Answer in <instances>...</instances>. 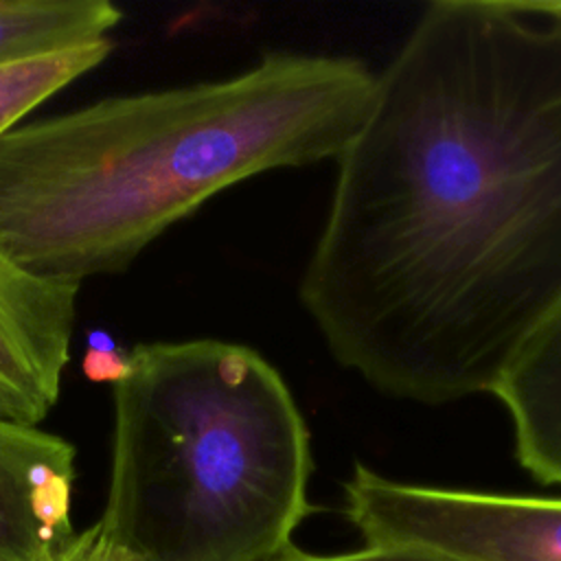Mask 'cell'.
Instances as JSON below:
<instances>
[{
    "instance_id": "6da1fadb",
    "label": "cell",
    "mask_w": 561,
    "mask_h": 561,
    "mask_svg": "<svg viewBox=\"0 0 561 561\" xmlns=\"http://www.w3.org/2000/svg\"><path fill=\"white\" fill-rule=\"evenodd\" d=\"M335 162L300 278L335 362L403 401L493 394L561 307V2L427 4Z\"/></svg>"
},
{
    "instance_id": "7a4b0ae2",
    "label": "cell",
    "mask_w": 561,
    "mask_h": 561,
    "mask_svg": "<svg viewBox=\"0 0 561 561\" xmlns=\"http://www.w3.org/2000/svg\"><path fill=\"white\" fill-rule=\"evenodd\" d=\"M377 72L351 55L265 53L219 81L118 94L0 136V252L81 285L259 173L337 160Z\"/></svg>"
},
{
    "instance_id": "3957f363",
    "label": "cell",
    "mask_w": 561,
    "mask_h": 561,
    "mask_svg": "<svg viewBox=\"0 0 561 561\" xmlns=\"http://www.w3.org/2000/svg\"><path fill=\"white\" fill-rule=\"evenodd\" d=\"M112 401L103 530L142 561H267L294 546L311 513V438L261 353L136 344Z\"/></svg>"
},
{
    "instance_id": "277c9868",
    "label": "cell",
    "mask_w": 561,
    "mask_h": 561,
    "mask_svg": "<svg viewBox=\"0 0 561 561\" xmlns=\"http://www.w3.org/2000/svg\"><path fill=\"white\" fill-rule=\"evenodd\" d=\"M344 515L366 546H403L451 561H561V497L392 480L355 462Z\"/></svg>"
},
{
    "instance_id": "5b68a950",
    "label": "cell",
    "mask_w": 561,
    "mask_h": 561,
    "mask_svg": "<svg viewBox=\"0 0 561 561\" xmlns=\"http://www.w3.org/2000/svg\"><path fill=\"white\" fill-rule=\"evenodd\" d=\"M79 285L46 280L0 252V419L39 425L70 359Z\"/></svg>"
},
{
    "instance_id": "8992f818",
    "label": "cell",
    "mask_w": 561,
    "mask_h": 561,
    "mask_svg": "<svg viewBox=\"0 0 561 561\" xmlns=\"http://www.w3.org/2000/svg\"><path fill=\"white\" fill-rule=\"evenodd\" d=\"M77 449L0 419V561H53L72 539Z\"/></svg>"
},
{
    "instance_id": "52a82bcc",
    "label": "cell",
    "mask_w": 561,
    "mask_h": 561,
    "mask_svg": "<svg viewBox=\"0 0 561 561\" xmlns=\"http://www.w3.org/2000/svg\"><path fill=\"white\" fill-rule=\"evenodd\" d=\"M493 394L508 412L519 465L561 486V307L519 348Z\"/></svg>"
},
{
    "instance_id": "ba28073f",
    "label": "cell",
    "mask_w": 561,
    "mask_h": 561,
    "mask_svg": "<svg viewBox=\"0 0 561 561\" xmlns=\"http://www.w3.org/2000/svg\"><path fill=\"white\" fill-rule=\"evenodd\" d=\"M121 20L107 0H0V64L105 39Z\"/></svg>"
},
{
    "instance_id": "9c48e42d",
    "label": "cell",
    "mask_w": 561,
    "mask_h": 561,
    "mask_svg": "<svg viewBox=\"0 0 561 561\" xmlns=\"http://www.w3.org/2000/svg\"><path fill=\"white\" fill-rule=\"evenodd\" d=\"M110 37L0 64V136L20 125L39 103L110 57Z\"/></svg>"
},
{
    "instance_id": "30bf717a",
    "label": "cell",
    "mask_w": 561,
    "mask_h": 561,
    "mask_svg": "<svg viewBox=\"0 0 561 561\" xmlns=\"http://www.w3.org/2000/svg\"><path fill=\"white\" fill-rule=\"evenodd\" d=\"M53 561H142L131 548L121 543L99 522L75 533Z\"/></svg>"
},
{
    "instance_id": "8fae6325",
    "label": "cell",
    "mask_w": 561,
    "mask_h": 561,
    "mask_svg": "<svg viewBox=\"0 0 561 561\" xmlns=\"http://www.w3.org/2000/svg\"><path fill=\"white\" fill-rule=\"evenodd\" d=\"M267 561H451V559H445L425 550H416V548H403V546H364L359 550L337 552V554H313L296 546H289L285 552Z\"/></svg>"
},
{
    "instance_id": "7c38bea8",
    "label": "cell",
    "mask_w": 561,
    "mask_h": 561,
    "mask_svg": "<svg viewBox=\"0 0 561 561\" xmlns=\"http://www.w3.org/2000/svg\"><path fill=\"white\" fill-rule=\"evenodd\" d=\"M90 348L83 355V373L92 381H107L116 383L125 370L129 355L121 353L118 346L105 331H94L90 335Z\"/></svg>"
}]
</instances>
